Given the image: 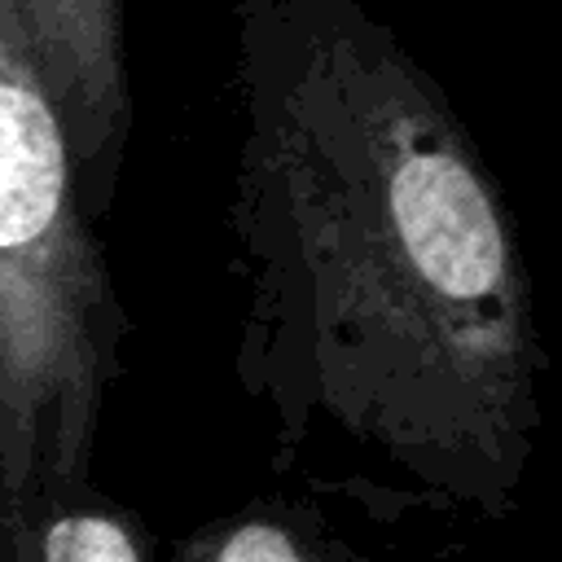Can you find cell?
Returning a JSON list of instances; mask_svg holds the SVG:
<instances>
[{
	"label": "cell",
	"mask_w": 562,
	"mask_h": 562,
	"mask_svg": "<svg viewBox=\"0 0 562 562\" xmlns=\"http://www.w3.org/2000/svg\"><path fill=\"white\" fill-rule=\"evenodd\" d=\"M176 562H321L303 531L277 514H237L198 531Z\"/></svg>",
	"instance_id": "5b68a950"
},
{
	"label": "cell",
	"mask_w": 562,
	"mask_h": 562,
	"mask_svg": "<svg viewBox=\"0 0 562 562\" xmlns=\"http://www.w3.org/2000/svg\"><path fill=\"white\" fill-rule=\"evenodd\" d=\"M127 329L66 123L0 0V562L40 509L92 487Z\"/></svg>",
	"instance_id": "7a4b0ae2"
},
{
	"label": "cell",
	"mask_w": 562,
	"mask_h": 562,
	"mask_svg": "<svg viewBox=\"0 0 562 562\" xmlns=\"http://www.w3.org/2000/svg\"><path fill=\"white\" fill-rule=\"evenodd\" d=\"M13 562H145V536L132 514L83 487L22 527Z\"/></svg>",
	"instance_id": "277c9868"
},
{
	"label": "cell",
	"mask_w": 562,
	"mask_h": 562,
	"mask_svg": "<svg viewBox=\"0 0 562 562\" xmlns=\"http://www.w3.org/2000/svg\"><path fill=\"white\" fill-rule=\"evenodd\" d=\"M35 53L44 88L66 123L79 202L88 220L114 206L132 136V83L123 53V0H9Z\"/></svg>",
	"instance_id": "3957f363"
},
{
	"label": "cell",
	"mask_w": 562,
	"mask_h": 562,
	"mask_svg": "<svg viewBox=\"0 0 562 562\" xmlns=\"http://www.w3.org/2000/svg\"><path fill=\"white\" fill-rule=\"evenodd\" d=\"M233 369L285 452L496 514L536 448L522 233L435 75L364 0H233Z\"/></svg>",
	"instance_id": "6da1fadb"
}]
</instances>
